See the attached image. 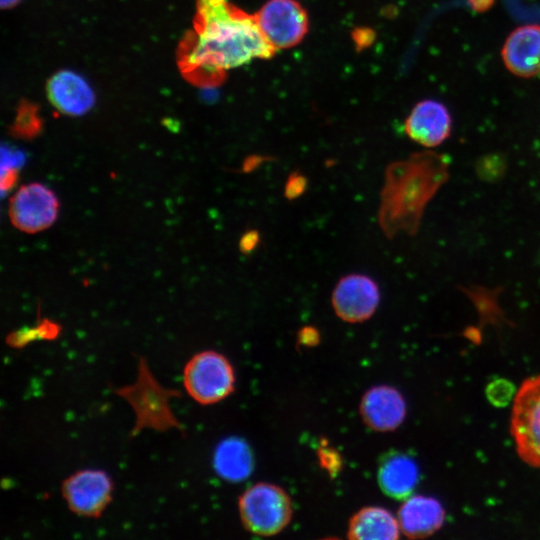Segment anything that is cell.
Returning <instances> with one entry per match:
<instances>
[{"instance_id": "24", "label": "cell", "mask_w": 540, "mask_h": 540, "mask_svg": "<svg viewBox=\"0 0 540 540\" xmlns=\"http://www.w3.org/2000/svg\"><path fill=\"white\" fill-rule=\"evenodd\" d=\"M265 159V157L258 155L247 157L242 164V171L245 173L254 171L265 161Z\"/></svg>"}, {"instance_id": "21", "label": "cell", "mask_w": 540, "mask_h": 540, "mask_svg": "<svg viewBox=\"0 0 540 540\" xmlns=\"http://www.w3.org/2000/svg\"><path fill=\"white\" fill-rule=\"evenodd\" d=\"M260 242V234L256 229L247 230L239 240V249L243 254L253 252Z\"/></svg>"}, {"instance_id": "12", "label": "cell", "mask_w": 540, "mask_h": 540, "mask_svg": "<svg viewBox=\"0 0 540 540\" xmlns=\"http://www.w3.org/2000/svg\"><path fill=\"white\" fill-rule=\"evenodd\" d=\"M360 415L372 430L392 431L404 421L406 403L397 389L387 385L375 386L363 395Z\"/></svg>"}, {"instance_id": "25", "label": "cell", "mask_w": 540, "mask_h": 540, "mask_svg": "<svg viewBox=\"0 0 540 540\" xmlns=\"http://www.w3.org/2000/svg\"><path fill=\"white\" fill-rule=\"evenodd\" d=\"M493 0H470L472 6L478 10L486 9L491 5Z\"/></svg>"}, {"instance_id": "5", "label": "cell", "mask_w": 540, "mask_h": 540, "mask_svg": "<svg viewBox=\"0 0 540 540\" xmlns=\"http://www.w3.org/2000/svg\"><path fill=\"white\" fill-rule=\"evenodd\" d=\"M183 384L189 396L197 403L214 404L233 392L234 369L221 353L213 350L202 351L186 363Z\"/></svg>"}, {"instance_id": "26", "label": "cell", "mask_w": 540, "mask_h": 540, "mask_svg": "<svg viewBox=\"0 0 540 540\" xmlns=\"http://www.w3.org/2000/svg\"><path fill=\"white\" fill-rule=\"evenodd\" d=\"M20 0H1L0 4L2 8H11L19 3Z\"/></svg>"}, {"instance_id": "1", "label": "cell", "mask_w": 540, "mask_h": 540, "mask_svg": "<svg viewBox=\"0 0 540 540\" xmlns=\"http://www.w3.org/2000/svg\"><path fill=\"white\" fill-rule=\"evenodd\" d=\"M199 27L187 53V68L215 78L254 59H269L277 50L262 35L254 14L227 0H198Z\"/></svg>"}, {"instance_id": "7", "label": "cell", "mask_w": 540, "mask_h": 540, "mask_svg": "<svg viewBox=\"0 0 540 540\" xmlns=\"http://www.w3.org/2000/svg\"><path fill=\"white\" fill-rule=\"evenodd\" d=\"M254 16L262 35L276 50L297 45L308 31V15L296 0H268Z\"/></svg>"}, {"instance_id": "9", "label": "cell", "mask_w": 540, "mask_h": 540, "mask_svg": "<svg viewBox=\"0 0 540 540\" xmlns=\"http://www.w3.org/2000/svg\"><path fill=\"white\" fill-rule=\"evenodd\" d=\"M113 484L103 470H79L62 481L61 494L71 512L98 518L111 501Z\"/></svg>"}, {"instance_id": "22", "label": "cell", "mask_w": 540, "mask_h": 540, "mask_svg": "<svg viewBox=\"0 0 540 540\" xmlns=\"http://www.w3.org/2000/svg\"><path fill=\"white\" fill-rule=\"evenodd\" d=\"M19 176L18 167H8L1 169V190L2 192H8L17 183Z\"/></svg>"}, {"instance_id": "23", "label": "cell", "mask_w": 540, "mask_h": 540, "mask_svg": "<svg viewBox=\"0 0 540 540\" xmlns=\"http://www.w3.org/2000/svg\"><path fill=\"white\" fill-rule=\"evenodd\" d=\"M319 338L318 330L312 326H305L298 333V339L304 345H314L318 343Z\"/></svg>"}, {"instance_id": "15", "label": "cell", "mask_w": 540, "mask_h": 540, "mask_svg": "<svg viewBox=\"0 0 540 540\" xmlns=\"http://www.w3.org/2000/svg\"><path fill=\"white\" fill-rule=\"evenodd\" d=\"M444 509L435 498L409 496L398 511L401 532L409 538H424L436 532L444 522Z\"/></svg>"}, {"instance_id": "20", "label": "cell", "mask_w": 540, "mask_h": 540, "mask_svg": "<svg viewBox=\"0 0 540 540\" xmlns=\"http://www.w3.org/2000/svg\"><path fill=\"white\" fill-rule=\"evenodd\" d=\"M308 180L306 176L296 170L289 174L284 185V196L288 200H295L301 197L307 189Z\"/></svg>"}, {"instance_id": "16", "label": "cell", "mask_w": 540, "mask_h": 540, "mask_svg": "<svg viewBox=\"0 0 540 540\" xmlns=\"http://www.w3.org/2000/svg\"><path fill=\"white\" fill-rule=\"evenodd\" d=\"M419 479L416 461L400 451L387 453L380 461L377 481L383 493L403 500L411 496Z\"/></svg>"}, {"instance_id": "13", "label": "cell", "mask_w": 540, "mask_h": 540, "mask_svg": "<svg viewBox=\"0 0 540 540\" xmlns=\"http://www.w3.org/2000/svg\"><path fill=\"white\" fill-rule=\"evenodd\" d=\"M451 116L436 100L417 103L405 120V132L418 144L431 148L444 142L451 131Z\"/></svg>"}, {"instance_id": "17", "label": "cell", "mask_w": 540, "mask_h": 540, "mask_svg": "<svg viewBox=\"0 0 540 540\" xmlns=\"http://www.w3.org/2000/svg\"><path fill=\"white\" fill-rule=\"evenodd\" d=\"M253 451L246 441L228 437L215 448L213 467L226 481L240 482L248 478L254 469Z\"/></svg>"}, {"instance_id": "18", "label": "cell", "mask_w": 540, "mask_h": 540, "mask_svg": "<svg viewBox=\"0 0 540 540\" xmlns=\"http://www.w3.org/2000/svg\"><path fill=\"white\" fill-rule=\"evenodd\" d=\"M400 531L398 519L388 510L369 506L350 518L347 535L353 540H395Z\"/></svg>"}, {"instance_id": "2", "label": "cell", "mask_w": 540, "mask_h": 540, "mask_svg": "<svg viewBox=\"0 0 540 540\" xmlns=\"http://www.w3.org/2000/svg\"><path fill=\"white\" fill-rule=\"evenodd\" d=\"M444 172L439 155L431 152L416 153L387 166L377 216L385 237L392 239L400 231L415 234Z\"/></svg>"}, {"instance_id": "19", "label": "cell", "mask_w": 540, "mask_h": 540, "mask_svg": "<svg viewBox=\"0 0 540 540\" xmlns=\"http://www.w3.org/2000/svg\"><path fill=\"white\" fill-rule=\"evenodd\" d=\"M60 326L49 319H43L36 328L23 327L10 333L6 342L12 347H22L35 339L53 340L60 333Z\"/></svg>"}, {"instance_id": "11", "label": "cell", "mask_w": 540, "mask_h": 540, "mask_svg": "<svg viewBox=\"0 0 540 540\" xmlns=\"http://www.w3.org/2000/svg\"><path fill=\"white\" fill-rule=\"evenodd\" d=\"M47 97L60 113L67 116H83L96 103L95 92L80 74L60 70L47 83Z\"/></svg>"}, {"instance_id": "3", "label": "cell", "mask_w": 540, "mask_h": 540, "mask_svg": "<svg viewBox=\"0 0 540 540\" xmlns=\"http://www.w3.org/2000/svg\"><path fill=\"white\" fill-rule=\"evenodd\" d=\"M114 392L124 398L135 412L136 424L131 437L143 428H152L161 432L176 428L183 432L181 424L169 407V399L174 396L180 397L181 393L163 388L151 374L143 357L139 358L135 383L118 388Z\"/></svg>"}, {"instance_id": "14", "label": "cell", "mask_w": 540, "mask_h": 540, "mask_svg": "<svg viewBox=\"0 0 540 540\" xmlns=\"http://www.w3.org/2000/svg\"><path fill=\"white\" fill-rule=\"evenodd\" d=\"M502 56L506 67L515 75L540 74V26L525 25L515 29L505 41Z\"/></svg>"}, {"instance_id": "8", "label": "cell", "mask_w": 540, "mask_h": 540, "mask_svg": "<svg viewBox=\"0 0 540 540\" xmlns=\"http://www.w3.org/2000/svg\"><path fill=\"white\" fill-rule=\"evenodd\" d=\"M59 201L55 193L41 183L21 186L9 201V218L13 226L35 234L51 227L58 217Z\"/></svg>"}, {"instance_id": "4", "label": "cell", "mask_w": 540, "mask_h": 540, "mask_svg": "<svg viewBox=\"0 0 540 540\" xmlns=\"http://www.w3.org/2000/svg\"><path fill=\"white\" fill-rule=\"evenodd\" d=\"M240 519L255 535L272 536L281 532L293 515L292 501L286 491L271 483H256L239 498Z\"/></svg>"}, {"instance_id": "6", "label": "cell", "mask_w": 540, "mask_h": 540, "mask_svg": "<svg viewBox=\"0 0 540 540\" xmlns=\"http://www.w3.org/2000/svg\"><path fill=\"white\" fill-rule=\"evenodd\" d=\"M511 432L521 459L540 468V375L525 380L516 393Z\"/></svg>"}, {"instance_id": "10", "label": "cell", "mask_w": 540, "mask_h": 540, "mask_svg": "<svg viewBox=\"0 0 540 540\" xmlns=\"http://www.w3.org/2000/svg\"><path fill=\"white\" fill-rule=\"evenodd\" d=\"M380 302L378 284L364 274H349L335 285L331 303L335 314L348 323L364 322L372 317Z\"/></svg>"}]
</instances>
